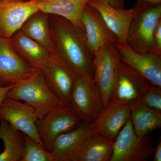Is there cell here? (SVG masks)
<instances>
[{
	"label": "cell",
	"instance_id": "6da1fadb",
	"mask_svg": "<svg viewBox=\"0 0 161 161\" xmlns=\"http://www.w3.org/2000/svg\"><path fill=\"white\" fill-rule=\"evenodd\" d=\"M53 53L78 78L93 80L95 57L84 31L69 20L49 14Z\"/></svg>",
	"mask_w": 161,
	"mask_h": 161
},
{
	"label": "cell",
	"instance_id": "7a4b0ae2",
	"mask_svg": "<svg viewBox=\"0 0 161 161\" xmlns=\"http://www.w3.org/2000/svg\"><path fill=\"white\" fill-rule=\"evenodd\" d=\"M6 97L23 101L33 107L39 119L52 110L64 105L49 88L40 70L30 78L16 84Z\"/></svg>",
	"mask_w": 161,
	"mask_h": 161
},
{
	"label": "cell",
	"instance_id": "3957f363",
	"mask_svg": "<svg viewBox=\"0 0 161 161\" xmlns=\"http://www.w3.org/2000/svg\"><path fill=\"white\" fill-rule=\"evenodd\" d=\"M135 9L136 12L128 30L127 44L139 53L158 55L154 51L153 36L161 21V4Z\"/></svg>",
	"mask_w": 161,
	"mask_h": 161
},
{
	"label": "cell",
	"instance_id": "277c9868",
	"mask_svg": "<svg viewBox=\"0 0 161 161\" xmlns=\"http://www.w3.org/2000/svg\"><path fill=\"white\" fill-rule=\"evenodd\" d=\"M154 149L150 135H136L130 118L122 128L113 144L110 161H147Z\"/></svg>",
	"mask_w": 161,
	"mask_h": 161
},
{
	"label": "cell",
	"instance_id": "5b68a950",
	"mask_svg": "<svg viewBox=\"0 0 161 161\" xmlns=\"http://www.w3.org/2000/svg\"><path fill=\"white\" fill-rule=\"evenodd\" d=\"M69 107L86 123L91 124L97 118L103 110V100L93 79H76L71 92Z\"/></svg>",
	"mask_w": 161,
	"mask_h": 161
},
{
	"label": "cell",
	"instance_id": "8992f818",
	"mask_svg": "<svg viewBox=\"0 0 161 161\" xmlns=\"http://www.w3.org/2000/svg\"><path fill=\"white\" fill-rule=\"evenodd\" d=\"M152 86L147 79L119 58L110 102L130 105L140 100Z\"/></svg>",
	"mask_w": 161,
	"mask_h": 161
},
{
	"label": "cell",
	"instance_id": "52a82bcc",
	"mask_svg": "<svg viewBox=\"0 0 161 161\" xmlns=\"http://www.w3.org/2000/svg\"><path fill=\"white\" fill-rule=\"evenodd\" d=\"M83 122L69 107H58L38 119V133L47 150L50 152L52 145L59 135L75 130Z\"/></svg>",
	"mask_w": 161,
	"mask_h": 161
},
{
	"label": "cell",
	"instance_id": "ba28073f",
	"mask_svg": "<svg viewBox=\"0 0 161 161\" xmlns=\"http://www.w3.org/2000/svg\"><path fill=\"white\" fill-rule=\"evenodd\" d=\"M38 119L34 108L26 103L6 97L0 104V121L7 122L13 128L30 136L46 149L38 133Z\"/></svg>",
	"mask_w": 161,
	"mask_h": 161
},
{
	"label": "cell",
	"instance_id": "9c48e42d",
	"mask_svg": "<svg viewBox=\"0 0 161 161\" xmlns=\"http://www.w3.org/2000/svg\"><path fill=\"white\" fill-rule=\"evenodd\" d=\"M37 70L20 58L9 39L0 36V86L20 83Z\"/></svg>",
	"mask_w": 161,
	"mask_h": 161
},
{
	"label": "cell",
	"instance_id": "30bf717a",
	"mask_svg": "<svg viewBox=\"0 0 161 161\" xmlns=\"http://www.w3.org/2000/svg\"><path fill=\"white\" fill-rule=\"evenodd\" d=\"M119 59L115 44L112 43L106 44L95 57L93 80L100 90L103 108L111 101Z\"/></svg>",
	"mask_w": 161,
	"mask_h": 161
},
{
	"label": "cell",
	"instance_id": "8fae6325",
	"mask_svg": "<svg viewBox=\"0 0 161 161\" xmlns=\"http://www.w3.org/2000/svg\"><path fill=\"white\" fill-rule=\"evenodd\" d=\"M94 133L88 124L83 122L75 130L59 135L52 143L50 152L53 161H79Z\"/></svg>",
	"mask_w": 161,
	"mask_h": 161
},
{
	"label": "cell",
	"instance_id": "7c38bea8",
	"mask_svg": "<svg viewBox=\"0 0 161 161\" xmlns=\"http://www.w3.org/2000/svg\"><path fill=\"white\" fill-rule=\"evenodd\" d=\"M39 11L37 0L0 2V36L9 39Z\"/></svg>",
	"mask_w": 161,
	"mask_h": 161
},
{
	"label": "cell",
	"instance_id": "4fadbf2b",
	"mask_svg": "<svg viewBox=\"0 0 161 161\" xmlns=\"http://www.w3.org/2000/svg\"><path fill=\"white\" fill-rule=\"evenodd\" d=\"M46 83L64 105L69 107L70 95L77 77L54 55L41 70Z\"/></svg>",
	"mask_w": 161,
	"mask_h": 161
},
{
	"label": "cell",
	"instance_id": "5bb4252c",
	"mask_svg": "<svg viewBox=\"0 0 161 161\" xmlns=\"http://www.w3.org/2000/svg\"><path fill=\"white\" fill-rule=\"evenodd\" d=\"M121 60L138 72L153 86L161 88V56L145 55L127 44H115Z\"/></svg>",
	"mask_w": 161,
	"mask_h": 161
},
{
	"label": "cell",
	"instance_id": "9a60e30c",
	"mask_svg": "<svg viewBox=\"0 0 161 161\" xmlns=\"http://www.w3.org/2000/svg\"><path fill=\"white\" fill-rule=\"evenodd\" d=\"M130 118L129 105L110 102L97 118L89 125L94 132L114 142Z\"/></svg>",
	"mask_w": 161,
	"mask_h": 161
},
{
	"label": "cell",
	"instance_id": "2e32d148",
	"mask_svg": "<svg viewBox=\"0 0 161 161\" xmlns=\"http://www.w3.org/2000/svg\"><path fill=\"white\" fill-rule=\"evenodd\" d=\"M87 42L95 57L108 43L117 44L118 40L107 26L100 14L88 4L81 18Z\"/></svg>",
	"mask_w": 161,
	"mask_h": 161
},
{
	"label": "cell",
	"instance_id": "e0dca14e",
	"mask_svg": "<svg viewBox=\"0 0 161 161\" xmlns=\"http://www.w3.org/2000/svg\"><path fill=\"white\" fill-rule=\"evenodd\" d=\"M88 5L99 13L105 23L115 35L119 44H127L128 30L136 9H119L105 0H91Z\"/></svg>",
	"mask_w": 161,
	"mask_h": 161
},
{
	"label": "cell",
	"instance_id": "ac0fdd59",
	"mask_svg": "<svg viewBox=\"0 0 161 161\" xmlns=\"http://www.w3.org/2000/svg\"><path fill=\"white\" fill-rule=\"evenodd\" d=\"M18 55L36 69L42 70L49 60L50 53L46 47L19 31L9 38Z\"/></svg>",
	"mask_w": 161,
	"mask_h": 161
},
{
	"label": "cell",
	"instance_id": "d6986e66",
	"mask_svg": "<svg viewBox=\"0 0 161 161\" xmlns=\"http://www.w3.org/2000/svg\"><path fill=\"white\" fill-rule=\"evenodd\" d=\"M91 0H37L40 11L59 16L84 31L81 23L84 9Z\"/></svg>",
	"mask_w": 161,
	"mask_h": 161
},
{
	"label": "cell",
	"instance_id": "ffe728a7",
	"mask_svg": "<svg viewBox=\"0 0 161 161\" xmlns=\"http://www.w3.org/2000/svg\"><path fill=\"white\" fill-rule=\"evenodd\" d=\"M130 119L136 135L143 136L161 127V113L150 109L140 101L129 105Z\"/></svg>",
	"mask_w": 161,
	"mask_h": 161
},
{
	"label": "cell",
	"instance_id": "44dd1931",
	"mask_svg": "<svg viewBox=\"0 0 161 161\" xmlns=\"http://www.w3.org/2000/svg\"><path fill=\"white\" fill-rule=\"evenodd\" d=\"M0 139L4 147L0 153V161H20L25 143L23 133L2 121H0Z\"/></svg>",
	"mask_w": 161,
	"mask_h": 161
},
{
	"label": "cell",
	"instance_id": "7402d4cb",
	"mask_svg": "<svg viewBox=\"0 0 161 161\" xmlns=\"http://www.w3.org/2000/svg\"><path fill=\"white\" fill-rule=\"evenodd\" d=\"M20 31L46 47L50 54L53 53V50L50 31L49 14L38 11L26 21Z\"/></svg>",
	"mask_w": 161,
	"mask_h": 161
},
{
	"label": "cell",
	"instance_id": "603a6c76",
	"mask_svg": "<svg viewBox=\"0 0 161 161\" xmlns=\"http://www.w3.org/2000/svg\"><path fill=\"white\" fill-rule=\"evenodd\" d=\"M114 142L94 133L80 155L79 161H110Z\"/></svg>",
	"mask_w": 161,
	"mask_h": 161
},
{
	"label": "cell",
	"instance_id": "cb8c5ba5",
	"mask_svg": "<svg viewBox=\"0 0 161 161\" xmlns=\"http://www.w3.org/2000/svg\"><path fill=\"white\" fill-rule=\"evenodd\" d=\"M24 136L25 143L20 161H53L50 152L30 136Z\"/></svg>",
	"mask_w": 161,
	"mask_h": 161
},
{
	"label": "cell",
	"instance_id": "d4e9b609",
	"mask_svg": "<svg viewBox=\"0 0 161 161\" xmlns=\"http://www.w3.org/2000/svg\"><path fill=\"white\" fill-rule=\"evenodd\" d=\"M139 101L150 109L161 113V88L152 86Z\"/></svg>",
	"mask_w": 161,
	"mask_h": 161
},
{
	"label": "cell",
	"instance_id": "484cf974",
	"mask_svg": "<svg viewBox=\"0 0 161 161\" xmlns=\"http://www.w3.org/2000/svg\"><path fill=\"white\" fill-rule=\"evenodd\" d=\"M153 47L155 53L161 56V21L157 26L154 33Z\"/></svg>",
	"mask_w": 161,
	"mask_h": 161
},
{
	"label": "cell",
	"instance_id": "4316f807",
	"mask_svg": "<svg viewBox=\"0 0 161 161\" xmlns=\"http://www.w3.org/2000/svg\"><path fill=\"white\" fill-rule=\"evenodd\" d=\"M136 5L134 8L136 9L146 8L161 4V0H136Z\"/></svg>",
	"mask_w": 161,
	"mask_h": 161
},
{
	"label": "cell",
	"instance_id": "83f0119b",
	"mask_svg": "<svg viewBox=\"0 0 161 161\" xmlns=\"http://www.w3.org/2000/svg\"><path fill=\"white\" fill-rule=\"evenodd\" d=\"M15 85H11L7 86H0V104L4 100V98H6V95L9 90L13 87Z\"/></svg>",
	"mask_w": 161,
	"mask_h": 161
},
{
	"label": "cell",
	"instance_id": "f1b7e54d",
	"mask_svg": "<svg viewBox=\"0 0 161 161\" xmlns=\"http://www.w3.org/2000/svg\"><path fill=\"white\" fill-rule=\"evenodd\" d=\"M115 8L119 9H125V0H105Z\"/></svg>",
	"mask_w": 161,
	"mask_h": 161
},
{
	"label": "cell",
	"instance_id": "f546056e",
	"mask_svg": "<svg viewBox=\"0 0 161 161\" xmlns=\"http://www.w3.org/2000/svg\"><path fill=\"white\" fill-rule=\"evenodd\" d=\"M153 161H161V137L160 138V141H159L158 145L157 147L154 149V153H153Z\"/></svg>",
	"mask_w": 161,
	"mask_h": 161
},
{
	"label": "cell",
	"instance_id": "4dcf8cb0",
	"mask_svg": "<svg viewBox=\"0 0 161 161\" xmlns=\"http://www.w3.org/2000/svg\"><path fill=\"white\" fill-rule=\"evenodd\" d=\"M13 1H15V0H0V2H10Z\"/></svg>",
	"mask_w": 161,
	"mask_h": 161
},
{
	"label": "cell",
	"instance_id": "1f68e13d",
	"mask_svg": "<svg viewBox=\"0 0 161 161\" xmlns=\"http://www.w3.org/2000/svg\"><path fill=\"white\" fill-rule=\"evenodd\" d=\"M23 1H26V0H23Z\"/></svg>",
	"mask_w": 161,
	"mask_h": 161
}]
</instances>
